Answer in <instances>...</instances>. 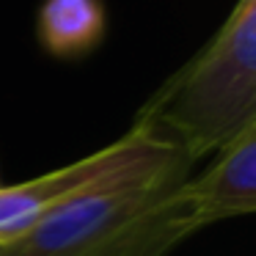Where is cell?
I'll list each match as a JSON object with an SVG mask.
<instances>
[{
    "instance_id": "cell-1",
    "label": "cell",
    "mask_w": 256,
    "mask_h": 256,
    "mask_svg": "<svg viewBox=\"0 0 256 256\" xmlns=\"http://www.w3.org/2000/svg\"><path fill=\"white\" fill-rule=\"evenodd\" d=\"M188 179L190 166H176L69 201L0 250L3 256L166 254L201 228Z\"/></svg>"
},
{
    "instance_id": "cell-2",
    "label": "cell",
    "mask_w": 256,
    "mask_h": 256,
    "mask_svg": "<svg viewBox=\"0 0 256 256\" xmlns=\"http://www.w3.org/2000/svg\"><path fill=\"white\" fill-rule=\"evenodd\" d=\"M135 122L193 162L226 149L256 122V0H237L220 30L154 91Z\"/></svg>"
},
{
    "instance_id": "cell-3",
    "label": "cell",
    "mask_w": 256,
    "mask_h": 256,
    "mask_svg": "<svg viewBox=\"0 0 256 256\" xmlns=\"http://www.w3.org/2000/svg\"><path fill=\"white\" fill-rule=\"evenodd\" d=\"M176 166H193V160L171 140L160 138L152 127L132 122L122 138L105 149H96L94 154L28 182L0 188V245L20 240L69 201Z\"/></svg>"
},
{
    "instance_id": "cell-4",
    "label": "cell",
    "mask_w": 256,
    "mask_h": 256,
    "mask_svg": "<svg viewBox=\"0 0 256 256\" xmlns=\"http://www.w3.org/2000/svg\"><path fill=\"white\" fill-rule=\"evenodd\" d=\"M198 226L256 215V122L220 149L204 174L188 179Z\"/></svg>"
},
{
    "instance_id": "cell-5",
    "label": "cell",
    "mask_w": 256,
    "mask_h": 256,
    "mask_svg": "<svg viewBox=\"0 0 256 256\" xmlns=\"http://www.w3.org/2000/svg\"><path fill=\"white\" fill-rule=\"evenodd\" d=\"M108 28L102 0H44L36 20L39 42L56 58H83L102 44Z\"/></svg>"
},
{
    "instance_id": "cell-6",
    "label": "cell",
    "mask_w": 256,
    "mask_h": 256,
    "mask_svg": "<svg viewBox=\"0 0 256 256\" xmlns=\"http://www.w3.org/2000/svg\"><path fill=\"white\" fill-rule=\"evenodd\" d=\"M0 256H3V250H0Z\"/></svg>"
}]
</instances>
